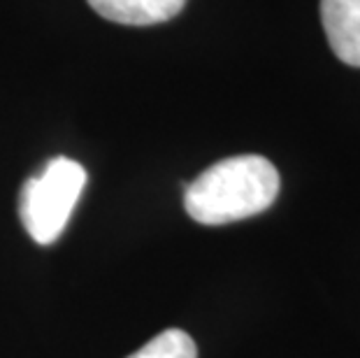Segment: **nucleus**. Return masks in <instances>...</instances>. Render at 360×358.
<instances>
[{
    "label": "nucleus",
    "mask_w": 360,
    "mask_h": 358,
    "mask_svg": "<svg viewBox=\"0 0 360 358\" xmlns=\"http://www.w3.org/2000/svg\"><path fill=\"white\" fill-rule=\"evenodd\" d=\"M279 186L277 167L265 156H231L186 184L184 207L198 224L226 226L265 212L277 200Z\"/></svg>",
    "instance_id": "1"
},
{
    "label": "nucleus",
    "mask_w": 360,
    "mask_h": 358,
    "mask_svg": "<svg viewBox=\"0 0 360 358\" xmlns=\"http://www.w3.org/2000/svg\"><path fill=\"white\" fill-rule=\"evenodd\" d=\"M86 184V170L72 158L56 156L40 174L24 181L19 193V217L37 245L60 238Z\"/></svg>",
    "instance_id": "2"
},
{
    "label": "nucleus",
    "mask_w": 360,
    "mask_h": 358,
    "mask_svg": "<svg viewBox=\"0 0 360 358\" xmlns=\"http://www.w3.org/2000/svg\"><path fill=\"white\" fill-rule=\"evenodd\" d=\"M321 21L335 56L360 68V0H321Z\"/></svg>",
    "instance_id": "3"
},
{
    "label": "nucleus",
    "mask_w": 360,
    "mask_h": 358,
    "mask_svg": "<svg viewBox=\"0 0 360 358\" xmlns=\"http://www.w3.org/2000/svg\"><path fill=\"white\" fill-rule=\"evenodd\" d=\"M103 19L124 26H154L174 19L186 0H86Z\"/></svg>",
    "instance_id": "4"
},
{
    "label": "nucleus",
    "mask_w": 360,
    "mask_h": 358,
    "mask_svg": "<svg viewBox=\"0 0 360 358\" xmlns=\"http://www.w3.org/2000/svg\"><path fill=\"white\" fill-rule=\"evenodd\" d=\"M128 358H198V347L188 333L170 328L158 333L154 340H149Z\"/></svg>",
    "instance_id": "5"
}]
</instances>
